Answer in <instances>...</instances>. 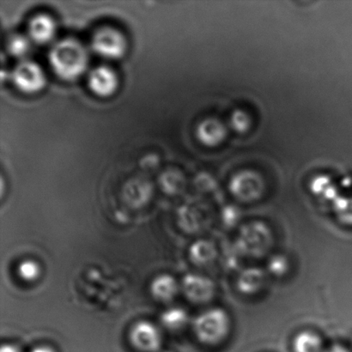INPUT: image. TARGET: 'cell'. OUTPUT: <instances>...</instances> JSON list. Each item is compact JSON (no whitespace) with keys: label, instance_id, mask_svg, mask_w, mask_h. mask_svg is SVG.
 <instances>
[{"label":"cell","instance_id":"7a4b0ae2","mask_svg":"<svg viewBox=\"0 0 352 352\" xmlns=\"http://www.w3.org/2000/svg\"><path fill=\"white\" fill-rule=\"evenodd\" d=\"M230 320L222 309H212L199 315L193 323L197 339L206 346H217L229 336Z\"/></svg>","mask_w":352,"mask_h":352},{"label":"cell","instance_id":"52a82bcc","mask_svg":"<svg viewBox=\"0 0 352 352\" xmlns=\"http://www.w3.org/2000/svg\"><path fill=\"white\" fill-rule=\"evenodd\" d=\"M182 286L186 298L195 303H205L210 301L215 292L213 282L198 274L185 276Z\"/></svg>","mask_w":352,"mask_h":352},{"label":"cell","instance_id":"30bf717a","mask_svg":"<svg viewBox=\"0 0 352 352\" xmlns=\"http://www.w3.org/2000/svg\"><path fill=\"white\" fill-rule=\"evenodd\" d=\"M151 292L154 298L161 302H168L178 292V285L175 279L168 274L158 276L151 284Z\"/></svg>","mask_w":352,"mask_h":352},{"label":"cell","instance_id":"5b68a950","mask_svg":"<svg viewBox=\"0 0 352 352\" xmlns=\"http://www.w3.org/2000/svg\"><path fill=\"white\" fill-rule=\"evenodd\" d=\"M241 250L252 256H257L267 251L271 243V234L267 226L253 223L244 228L240 234Z\"/></svg>","mask_w":352,"mask_h":352},{"label":"cell","instance_id":"4fadbf2b","mask_svg":"<svg viewBox=\"0 0 352 352\" xmlns=\"http://www.w3.org/2000/svg\"><path fill=\"white\" fill-rule=\"evenodd\" d=\"M293 350L294 352H324L322 339L317 334L308 332H302L293 341Z\"/></svg>","mask_w":352,"mask_h":352},{"label":"cell","instance_id":"ac0fdd59","mask_svg":"<svg viewBox=\"0 0 352 352\" xmlns=\"http://www.w3.org/2000/svg\"><path fill=\"white\" fill-rule=\"evenodd\" d=\"M287 270V261L283 257H274L270 262V271L276 275L284 274Z\"/></svg>","mask_w":352,"mask_h":352},{"label":"cell","instance_id":"277c9868","mask_svg":"<svg viewBox=\"0 0 352 352\" xmlns=\"http://www.w3.org/2000/svg\"><path fill=\"white\" fill-rule=\"evenodd\" d=\"M12 81L19 91L26 94H34L46 85L47 78L43 69L36 62L22 60L14 69Z\"/></svg>","mask_w":352,"mask_h":352},{"label":"cell","instance_id":"e0dca14e","mask_svg":"<svg viewBox=\"0 0 352 352\" xmlns=\"http://www.w3.org/2000/svg\"><path fill=\"white\" fill-rule=\"evenodd\" d=\"M336 210L340 221L352 226V199H344L338 202Z\"/></svg>","mask_w":352,"mask_h":352},{"label":"cell","instance_id":"5bb4252c","mask_svg":"<svg viewBox=\"0 0 352 352\" xmlns=\"http://www.w3.org/2000/svg\"><path fill=\"white\" fill-rule=\"evenodd\" d=\"M32 43L30 36L24 34H16L12 37L8 43L10 53L16 58L26 60L32 51Z\"/></svg>","mask_w":352,"mask_h":352},{"label":"cell","instance_id":"6da1fadb","mask_svg":"<svg viewBox=\"0 0 352 352\" xmlns=\"http://www.w3.org/2000/svg\"><path fill=\"white\" fill-rule=\"evenodd\" d=\"M52 70L65 81L80 78L88 69L89 56L87 48L72 38H67L55 43L50 52Z\"/></svg>","mask_w":352,"mask_h":352},{"label":"cell","instance_id":"3957f363","mask_svg":"<svg viewBox=\"0 0 352 352\" xmlns=\"http://www.w3.org/2000/svg\"><path fill=\"white\" fill-rule=\"evenodd\" d=\"M91 47L99 56L108 60H117L126 54L127 43L125 36L119 30L105 27L94 34Z\"/></svg>","mask_w":352,"mask_h":352},{"label":"cell","instance_id":"2e32d148","mask_svg":"<svg viewBox=\"0 0 352 352\" xmlns=\"http://www.w3.org/2000/svg\"><path fill=\"white\" fill-rule=\"evenodd\" d=\"M21 278L31 282L36 280L40 276L41 269L39 265L34 261H24L17 269Z\"/></svg>","mask_w":352,"mask_h":352},{"label":"cell","instance_id":"44dd1931","mask_svg":"<svg viewBox=\"0 0 352 352\" xmlns=\"http://www.w3.org/2000/svg\"><path fill=\"white\" fill-rule=\"evenodd\" d=\"M31 352H54L51 348L47 346H38Z\"/></svg>","mask_w":352,"mask_h":352},{"label":"cell","instance_id":"9a60e30c","mask_svg":"<svg viewBox=\"0 0 352 352\" xmlns=\"http://www.w3.org/2000/svg\"><path fill=\"white\" fill-rule=\"evenodd\" d=\"M188 322V314L184 309L173 308L167 310L162 316V322L171 330L182 329Z\"/></svg>","mask_w":352,"mask_h":352},{"label":"cell","instance_id":"ffe728a7","mask_svg":"<svg viewBox=\"0 0 352 352\" xmlns=\"http://www.w3.org/2000/svg\"><path fill=\"white\" fill-rule=\"evenodd\" d=\"M0 352H20L16 349V347L12 346H9V344H6V346H3L1 348V351Z\"/></svg>","mask_w":352,"mask_h":352},{"label":"cell","instance_id":"8fae6325","mask_svg":"<svg viewBox=\"0 0 352 352\" xmlns=\"http://www.w3.org/2000/svg\"><path fill=\"white\" fill-rule=\"evenodd\" d=\"M265 281L263 272L258 268H250L245 270L238 278L237 286L244 294L251 295L261 291Z\"/></svg>","mask_w":352,"mask_h":352},{"label":"cell","instance_id":"9c48e42d","mask_svg":"<svg viewBox=\"0 0 352 352\" xmlns=\"http://www.w3.org/2000/svg\"><path fill=\"white\" fill-rule=\"evenodd\" d=\"M56 32V23L50 16L46 15V14L37 15L30 21L29 36L34 43H50L54 39Z\"/></svg>","mask_w":352,"mask_h":352},{"label":"cell","instance_id":"ba28073f","mask_svg":"<svg viewBox=\"0 0 352 352\" xmlns=\"http://www.w3.org/2000/svg\"><path fill=\"white\" fill-rule=\"evenodd\" d=\"M133 346L141 352H156L160 349L162 338L160 331L150 322H141L131 332Z\"/></svg>","mask_w":352,"mask_h":352},{"label":"cell","instance_id":"d6986e66","mask_svg":"<svg viewBox=\"0 0 352 352\" xmlns=\"http://www.w3.org/2000/svg\"><path fill=\"white\" fill-rule=\"evenodd\" d=\"M324 352H350L346 349V348H344L341 346H334L333 347H331L330 349L327 350Z\"/></svg>","mask_w":352,"mask_h":352},{"label":"cell","instance_id":"7c38bea8","mask_svg":"<svg viewBox=\"0 0 352 352\" xmlns=\"http://www.w3.org/2000/svg\"><path fill=\"white\" fill-rule=\"evenodd\" d=\"M217 257L216 248L208 241H199L190 248V258L193 263L206 267L212 264Z\"/></svg>","mask_w":352,"mask_h":352},{"label":"cell","instance_id":"8992f818","mask_svg":"<svg viewBox=\"0 0 352 352\" xmlns=\"http://www.w3.org/2000/svg\"><path fill=\"white\" fill-rule=\"evenodd\" d=\"M91 91L100 98H109L118 89L119 78L116 72L107 65H100L91 70L88 77Z\"/></svg>","mask_w":352,"mask_h":352}]
</instances>
